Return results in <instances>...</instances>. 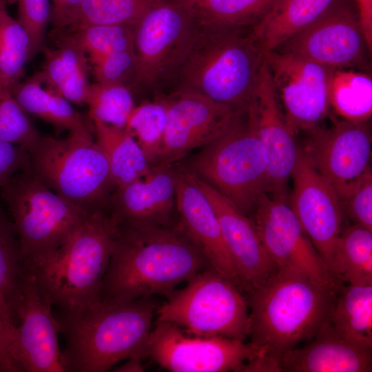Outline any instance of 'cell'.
Here are the masks:
<instances>
[{
  "label": "cell",
  "mask_w": 372,
  "mask_h": 372,
  "mask_svg": "<svg viewBox=\"0 0 372 372\" xmlns=\"http://www.w3.org/2000/svg\"><path fill=\"white\" fill-rule=\"evenodd\" d=\"M209 266L178 224L138 228L117 223L100 300L124 302L167 296Z\"/></svg>",
  "instance_id": "1"
},
{
  "label": "cell",
  "mask_w": 372,
  "mask_h": 372,
  "mask_svg": "<svg viewBox=\"0 0 372 372\" xmlns=\"http://www.w3.org/2000/svg\"><path fill=\"white\" fill-rule=\"evenodd\" d=\"M156 309L152 300L143 298L56 309L59 333L65 341V372H105L127 358L146 356Z\"/></svg>",
  "instance_id": "2"
},
{
  "label": "cell",
  "mask_w": 372,
  "mask_h": 372,
  "mask_svg": "<svg viewBox=\"0 0 372 372\" xmlns=\"http://www.w3.org/2000/svg\"><path fill=\"white\" fill-rule=\"evenodd\" d=\"M337 293L301 272L278 269L249 292L250 344L279 364L284 353L311 340L329 321Z\"/></svg>",
  "instance_id": "3"
},
{
  "label": "cell",
  "mask_w": 372,
  "mask_h": 372,
  "mask_svg": "<svg viewBox=\"0 0 372 372\" xmlns=\"http://www.w3.org/2000/svg\"><path fill=\"white\" fill-rule=\"evenodd\" d=\"M116 229L107 207L94 210L58 247L24 262L41 297L62 311L100 301Z\"/></svg>",
  "instance_id": "4"
},
{
  "label": "cell",
  "mask_w": 372,
  "mask_h": 372,
  "mask_svg": "<svg viewBox=\"0 0 372 372\" xmlns=\"http://www.w3.org/2000/svg\"><path fill=\"white\" fill-rule=\"evenodd\" d=\"M252 28H198L177 74L178 89L246 114L265 63Z\"/></svg>",
  "instance_id": "5"
},
{
  "label": "cell",
  "mask_w": 372,
  "mask_h": 372,
  "mask_svg": "<svg viewBox=\"0 0 372 372\" xmlns=\"http://www.w3.org/2000/svg\"><path fill=\"white\" fill-rule=\"evenodd\" d=\"M29 154L30 170L52 191L89 212L107 207L115 187L89 126L64 138L41 136Z\"/></svg>",
  "instance_id": "6"
},
{
  "label": "cell",
  "mask_w": 372,
  "mask_h": 372,
  "mask_svg": "<svg viewBox=\"0 0 372 372\" xmlns=\"http://www.w3.org/2000/svg\"><path fill=\"white\" fill-rule=\"evenodd\" d=\"M245 115L203 147L187 169L249 216L269 194V178L263 145Z\"/></svg>",
  "instance_id": "7"
},
{
  "label": "cell",
  "mask_w": 372,
  "mask_h": 372,
  "mask_svg": "<svg viewBox=\"0 0 372 372\" xmlns=\"http://www.w3.org/2000/svg\"><path fill=\"white\" fill-rule=\"evenodd\" d=\"M1 189L24 262L58 247L90 213L52 191L30 169Z\"/></svg>",
  "instance_id": "8"
},
{
  "label": "cell",
  "mask_w": 372,
  "mask_h": 372,
  "mask_svg": "<svg viewBox=\"0 0 372 372\" xmlns=\"http://www.w3.org/2000/svg\"><path fill=\"white\" fill-rule=\"evenodd\" d=\"M157 307V321L174 324L185 332L245 340L249 329L248 302L234 284L211 266L173 291Z\"/></svg>",
  "instance_id": "9"
},
{
  "label": "cell",
  "mask_w": 372,
  "mask_h": 372,
  "mask_svg": "<svg viewBox=\"0 0 372 372\" xmlns=\"http://www.w3.org/2000/svg\"><path fill=\"white\" fill-rule=\"evenodd\" d=\"M196 31L183 0H156L134 26V85L153 87L177 73Z\"/></svg>",
  "instance_id": "10"
},
{
  "label": "cell",
  "mask_w": 372,
  "mask_h": 372,
  "mask_svg": "<svg viewBox=\"0 0 372 372\" xmlns=\"http://www.w3.org/2000/svg\"><path fill=\"white\" fill-rule=\"evenodd\" d=\"M265 62L293 135L318 127L330 107L329 85L335 69L277 50L266 52Z\"/></svg>",
  "instance_id": "11"
},
{
  "label": "cell",
  "mask_w": 372,
  "mask_h": 372,
  "mask_svg": "<svg viewBox=\"0 0 372 372\" xmlns=\"http://www.w3.org/2000/svg\"><path fill=\"white\" fill-rule=\"evenodd\" d=\"M257 354L244 340L193 335L162 321L152 329L146 349V355L172 372H243Z\"/></svg>",
  "instance_id": "12"
},
{
  "label": "cell",
  "mask_w": 372,
  "mask_h": 372,
  "mask_svg": "<svg viewBox=\"0 0 372 372\" xmlns=\"http://www.w3.org/2000/svg\"><path fill=\"white\" fill-rule=\"evenodd\" d=\"M161 99L165 110V125L156 165L172 164L190 150L206 146L246 114L200 94L180 89Z\"/></svg>",
  "instance_id": "13"
},
{
  "label": "cell",
  "mask_w": 372,
  "mask_h": 372,
  "mask_svg": "<svg viewBox=\"0 0 372 372\" xmlns=\"http://www.w3.org/2000/svg\"><path fill=\"white\" fill-rule=\"evenodd\" d=\"M254 215L260 237L278 269L301 272L316 283L339 291L340 281L303 231L286 199L265 194Z\"/></svg>",
  "instance_id": "14"
},
{
  "label": "cell",
  "mask_w": 372,
  "mask_h": 372,
  "mask_svg": "<svg viewBox=\"0 0 372 372\" xmlns=\"http://www.w3.org/2000/svg\"><path fill=\"white\" fill-rule=\"evenodd\" d=\"M275 50L335 70L363 65L365 52H369L358 13L344 0H335L319 18Z\"/></svg>",
  "instance_id": "15"
},
{
  "label": "cell",
  "mask_w": 372,
  "mask_h": 372,
  "mask_svg": "<svg viewBox=\"0 0 372 372\" xmlns=\"http://www.w3.org/2000/svg\"><path fill=\"white\" fill-rule=\"evenodd\" d=\"M311 138L302 150L341 201L346 200L369 172L371 136L366 122L344 120L329 129L311 130Z\"/></svg>",
  "instance_id": "16"
},
{
  "label": "cell",
  "mask_w": 372,
  "mask_h": 372,
  "mask_svg": "<svg viewBox=\"0 0 372 372\" xmlns=\"http://www.w3.org/2000/svg\"><path fill=\"white\" fill-rule=\"evenodd\" d=\"M291 178L293 187L289 205L333 273L335 247L342 231V201L301 149Z\"/></svg>",
  "instance_id": "17"
},
{
  "label": "cell",
  "mask_w": 372,
  "mask_h": 372,
  "mask_svg": "<svg viewBox=\"0 0 372 372\" xmlns=\"http://www.w3.org/2000/svg\"><path fill=\"white\" fill-rule=\"evenodd\" d=\"M265 151L269 193L286 199L287 183L300 149L288 127L265 63L246 113Z\"/></svg>",
  "instance_id": "18"
},
{
  "label": "cell",
  "mask_w": 372,
  "mask_h": 372,
  "mask_svg": "<svg viewBox=\"0 0 372 372\" xmlns=\"http://www.w3.org/2000/svg\"><path fill=\"white\" fill-rule=\"evenodd\" d=\"M52 307L25 271L19 324L10 340L11 354L22 372H65Z\"/></svg>",
  "instance_id": "19"
},
{
  "label": "cell",
  "mask_w": 372,
  "mask_h": 372,
  "mask_svg": "<svg viewBox=\"0 0 372 372\" xmlns=\"http://www.w3.org/2000/svg\"><path fill=\"white\" fill-rule=\"evenodd\" d=\"M194 177L217 216L237 270L241 289L249 293L262 285L278 268L267 252L254 220L209 184L195 175Z\"/></svg>",
  "instance_id": "20"
},
{
  "label": "cell",
  "mask_w": 372,
  "mask_h": 372,
  "mask_svg": "<svg viewBox=\"0 0 372 372\" xmlns=\"http://www.w3.org/2000/svg\"><path fill=\"white\" fill-rule=\"evenodd\" d=\"M178 225L197 245L209 265L241 290L237 270L210 202L187 168H176Z\"/></svg>",
  "instance_id": "21"
},
{
  "label": "cell",
  "mask_w": 372,
  "mask_h": 372,
  "mask_svg": "<svg viewBox=\"0 0 372 372\" xmlns=\"http://www.w3.org/2000/svg\"><path fill=\"white\" fill-rule=\"evenodd\" d=\"M176 168L153 167L145 177L115 188L107 209L118 224L138 228L170 225L176 208Z\"/></svg>",
  "instance_id": "22"
},
{
  "label": "cell",
  "mask_w": 372,
  "mask_h": 372,
  "mask_svg": "<svg viewBox=\"0 0 372 372\" xmlns=\"http://www.w3.org/2000/svg\"><path fill=\"white\" fill-rule=\"evenodd\" d=\"M372 348L362 347L340 336L328 322L311 342L295 347L279 360L280 371L369 372Z\"/></svg>",
  "instance_id": "23"
},
{
  "label": "cell",
  "mask_w": 372,
  "mask_h": 372,
  "mask_svg": "<svg viewBox=\"0 0 372 372\" xmlns=\"http://www.w3.org/2000/svg\"><path fill=\"white\" fill-rule=\"evenodd\" d=\"M43 52L42 69L34 75L47 89L71 103L85 104L91 86L90 65L75 34H62L55 47H45Z\"/></svg>",
  "instance_id": "24"
},
{
  "label": "cell",
  "mask_w": 372,
  "mask_h": 372,
  "mask_svg": "<svg viewBox=\"0 0 372 372\" xmlns=\"http://www.w3.org/2000/svg\"><path fill=\"white\" fill-rule=\"evenodd\" d=\"M25 274L15 228L0 204V322L10 335L19 322Z\"/></svg>",
  "instance_id": "25"
},
{
  "label": "cell",
  "mask_w": 372,
  "mask_h": 372,
  "mask_svg": "<svg viewBox=\"0 0 372 372\" xmlns=\"http://www.w3.org/2000/svg\"><path fill=\"white\" fill-rule=\"evenodd\" d=\"M335 0H275L252 33L265 52L275 50L319 18Z\"/></svg>",
  "instance_id": "26"
},
{
  "label": "cell",
  "mask_w": 372,
  "mask_h": 372,
  "mask_svg": "<svg viewBox=\"0 0 372 372\" xmlns=\"http://www.w3.org/2000/svg\"><path fill=\"white\" fill-rule=\"evenodd\" d=\"M96 141L109 165L115 188L148 175L153 167L134 136L125 128L92 121Z\"/></svg>",
  "instance_id": "27"
},
{
  "label": "cell",
  "mask_w": 372,
  "mask_h": 372,
  "mask_svg": "<svg viewBox=\"0 0 372 372\" xmlns=\"http://www.w3.org/2000/svg\"><path fill=\"white\" fill-rule=\"evenodd\" d=\"M335 298L329 324L342 338L372 348V285L342 287Z\"/></svg>",
  "instance_id": "28"
},
{
  "label": "cell",
  "mask_w": 372,
  "mask_h": 372,
  "mask_svg": "<svg viewBox=\"0 0 372 372\" xmlns=\"http://www.w3.org/2000/svg\"><path fill=\"white\" fill-rule=\"evenodd\" d=\"M198 28H252L275 0H183Z\"/></svg>",
  "instance_id": "29"
},
{
  "label": "cell",
  "mask_w": 372,
  "mask_h": 372,
  "mask_svg": "<svg viewBox=\"0 0 372 372\" xmlns=\"http://www.w3.org/2000/svg\"><path fill=\"white\" fill-rule=\"evenodd\" d=\"M10 91L28 114L58 130L71 132L89 126L70 101L47 89L34 75L20 81Z\"/></svg>",
  "instance_id": "30"
},
{
  "label": "cell",
  "mask_w": 372,
  "mask_h": 372,
  "mask_svg": "<svg viewBox=\"0 0 372 372\" xmlns=\"http://www.w3.org/2000/svg\"><path fill=\"white\" fill-rule=\"evenodd\" d=\"M333 273L348 284L372 285V231L356 224L342 229Z\"/></svg>",
  "instance_id": "31"
},
{
  "label": "cell",
  "mask_w": 372,
  "mask_h": 372,
  "mask_svg": "<svg viewBox=\"0 0 372 372\" xmlns=\"http://www.w3.org/2000/svg\"><path fill=\"white\" fill-rule=\"evenodd\" d=\"M329 101L342 120L364 123L372 114V79L355 69H337L329 85Z\"/></svg>",
  "instance_id": "32"
},
{
  "label": "cell",
  "mask_w": 372,
  "mask_h": 372,
  "mask_svg": "<svg viewBox=\"0 0 372 372\" xmlns=\"http://www.w3.org/2000/svg\"><path fill=\"white\" fill-rule=\"evenodd\" d=\"M30 39L17 19L0 4V84L11 90L23 76L29 59Z\"/></svg>",
  "instance_id": "33"
},
{
  "label": "cell",
  "mask_w": 372,
  "mask_h": 372,
  "mask_svg": "<svg viewBox=\"0 0 372 372\" xmlns=\"http://www.w3.org/2000/svg\"><path fill=\"white\" fill-rule=\"evenodd\" d=\"M165 125V106L159 99L135 106L125 126L141 147L152 167L159 160Z\"/></svg>",
  "instance_id": "34"
},
{
  "label": "cell",
  "mask_w": 372,
  "mask_h": 372,
  "mask_svg": "<svg viewBox=\"0 0 372 372\" xmlns=\"http://www.w3.org/2000/svg\"><path fill=\"white\" fill-rule=\"evenodd\" d=\"M88 115L92 121L125 127L135 107L129 87L114 83L91 84L86 101Z\"/></svg>",
  "instance_id": "35"
},
{
  "label": "cell",
  "mask_w": 372,
  "mask_h": 372,
  "mask_svg": "<svg viewBox=\"0 0 372 372\" xmlns=\"http://www.w3.org/2000/svg\"><path fill=\"white\" fill-rule=\"evenodd\" d=\"M156 0H83L72 31L92 25H134Z\"/></svg>",
  "instance_id": "36"
},
{
  "label": "cell",
  "mask_w": 372,
  "mask_h": 372,
  "mask_svg": "<svg viewBox=\"0 0 372 372\" xmlns=\"http://www.w3.org/2000/svg\"><path fill=\"white\" fill-rule=\"evenodd\" d=\"M132 25H92L72 32L83 47L90 65L115 52L134 48Z\"/></svg>",
  "instance_id": "37"
},
{
  "label": "cell",
  "mask_w": 372,
  "mask_h": 372,
  "mask_svg": "<svg viewBox=\"0 0 372 372\" xmlns=\"http://www.w3.org/2000/svg\"><path fill=\"white\" fill-rule=\"evenodd\" d=\"M41 136L10 90L0 84V141L30 152Z\"/></svg>",
  "instance_id": "38"
},
{
  "label": "cell",
  "mask_w": 372,
  "mask_h": 372,
  "mask_svg": "<svg viewBox=\"0 0 372 372\" xmlns=\"http://www.w3.org/2000/svg\"><path fill=\"white\" fill-rule=\"evenodd\" d=\"M18 21L30 39L29 59L45 48L46 30L51 22L50 0H17Z\"/></svg>",
  "instance_id": "39"
},
{
  "label": "cell",
  "mask_w": 372,
  "mask_h": 372,
  "mask_svg": "<svg viewBox=\"0 0 372 372\" xmlns=\"http://www.w3.org/2000/svg\"><path fill=\"white\" fill-rule=\"evenodd\" d=\"M95 82L134 85L136 58L134 48L110 54L90 65Z\"/></svg>",
  "instance_id": "40"
},
{
  "label": "cell",
  "mask_w": 372,
  "mask_h": 372,
  "mask_svg": "<svg viewBox=\"0 0 372 372\" xmlns=\"http://www.w3.org/2000/svg\"><path fill=\"white\" fill-rule=\"evenodd\" d=\"M355 224L372 231V174L368 172L344 200Z\"/></svg>",
  "instance_id": "41"
},
{
  "label": "cell",
  "mask_w": 372,
  "mask_h": 372,
  "mask_svg": "<svg viewBox=\"0 0 372 372\" xmlns=\"http://www.w3.org/2000/svg\"><path fill=\"white\" fill-rule=\"evenodd\" d=\"M30 169V157L27 149L0 141V188L17 174Z\"/></svg>",
  "instance_id": "42"
},
{
  "label": "cell",
  "mask_w": 372,
  "mask_h": 372,
  "mask_svg": "<svg viewBox=\"0 0 372 372\" xmlns=\"http://www.w3.org/2000/svg\"><path fill=\"white\" fill-rule=\"evenodd\" d=\"M83 0H51V23L56 33L70 30L76 23Z\"/></svg>",
  "instance_id": "43"
},
{
  "label": "cell",
  "mask_w": 372,
  "mask_h": 372,
  "mask_svg": "<svg viewBox=\"0 0 372 372\" xmlns=\"http://www.w3.org/2000/svg\"><path fill=\"white\" fill-rule=\"evenodd\" d=\"M0 372H22L10 349V333L0 322Z\"/></svg>",
  "instance_id": "44"
},
{
  "label": "cell",
  "mask_w": 372,
  "mask_h": 372,
  "mask_svg": "<svg viewBox=\"0 0 372 372\" xmlns=\"http://www.w3.org/2000/svg\"><path fill=\"white\" fill-rule=\"evenodd\" d=\"M357 11L369 52L372 49V0H355Z\"/></svg>",
  "instance_id": "45"
},
{
  "label": "cell",
  "mask_w": 372,
  "mask_h": 372,
  "mask_svg": "<svg viewBox=\"0 0 372 372\" xmlns=\"http://www.w3.org/2000/svg\"><path fill=\"white\" fill-rule=\"evenodd\" d=\"M141 357L134 356L126 359V362L116 367L114 371L118 372H141L144 371Z\"/></svg>",
  "instance_id": "46"
},
{
  "label": "cell",
  "mask_w": 372,
  "mask_h": 372,
  "mask_svg": "<svg viewBox=\"0 0 372 372\" xmlns=\"http://www.w3.org/2000/svg\"><path fill=\"white\" fill-rule=\"evenodd\" d=\"M3 3H6V0H0V4Z\"/></svg>",
  "instance_id": "47"
}]
</instances>
